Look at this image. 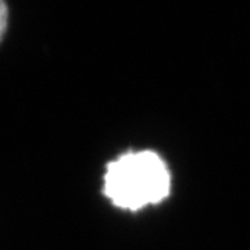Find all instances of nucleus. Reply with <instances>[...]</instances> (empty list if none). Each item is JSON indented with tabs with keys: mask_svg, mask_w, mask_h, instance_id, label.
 Here are the masks:
<instances>
[{
	"mask_svg": "<svg viewBox=\"0 0 250 250\" xmlns=\"http://www.w3.org/2000/svg\"><path fill=\"white\" fill-rule=\"evenodd\" d=\"M171 175L167 164L150 150L129 152L108 163L103 195L118 208L138 211L168 196Z\"/></svg>",
	"mask_w": 250,
	"mask_h": 250,
	"instance_id": "f257e3e1",
	"label": "nucleus"
},
{
	"mask_svg": "<svg viewBox=\"0 0 250 250\" xmlns=\"http://www.w3.org/2000/svg\"><path fill=\"white\" fill-rule=\"evenodd\" d=\"M7 24H9V7L4 1L0 0V42L7 31Z\"/></svg>",
	"mask_w": 250,
	"mask_h": 250,
	"instance_id": "f03ea898",
	"label": "nucleus"
}]
</instances>
